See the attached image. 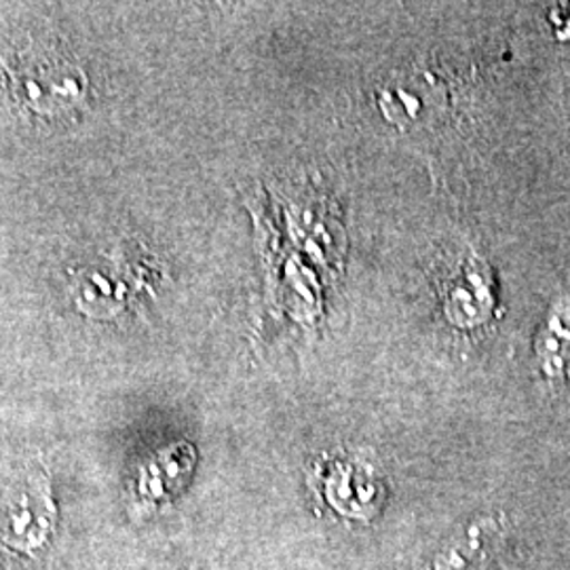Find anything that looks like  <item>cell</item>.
Segmentation results:
<instances>
[{"label":"cell","mask_w":570,"mask_h":570,"mask_svg":"<svg viewBox=\"0 0 570 570\" xmlns=\"http://www.w3.org/2000/svg\"><path fill=\"white\" fill-rule=\"evenodd\" d=\"M0 81L20 115L45 121L81 112L89 100V79L81 63L47 42H30L0 61Z\"/></svg>","instance_id":"cell-1"},{"label":"cell","mask_w":570,"mask_h":570,"mask_svg":"<svg viewBox=\"0 0 570 570\" xmlns=\"http://www.w3.org/2000/svg\"><path fill=\"white\" fill-rule=\"evenodd\" d=\"M77 308L91 320H117L131 311L142 294L153 292L157 271L140 247L119 245L94 265L68 271Z\"/></svg>","instance_id":"cell-2"},{"label":"cell","mask_w":570,"mask_h":570,"mask_svg":"<svg viewBox=\"0 0 570 570\" xmlns=\"http://www.w3.org/2000/svg\"><path fill=\"white\" fill-rule=\"evenodd\" d=\"M58 524V508L51 494V478L41 469L23 482L0 511V546L32 556L42 550Z\"/></svg>","instance_id":"cell-3"},{"label":"cell","mask_w":570,"mask_h":570,"mask_svg":"<svg viewBox=\"0 0 570 570\" xmlns=\"http://www.w3.org/2000/svg\"><path fill=\"white\" fill-rule=\"evenodd\" d=\"M494 303V282L489 265L478 256H469L459 263L444 289V313L450 324L482 326L492 317Z\"/></svg>","instance_id":"cell-4"},{"label":"cell","mask_w":570,"mask_h":570,"mask_svg":"<svg viewBox=\"0 0 570 570\" xmlns=\"http://www.w3.org/2000/svg\"><path fill=\"white\" fill-rule=\"evenodd\" d=\"M497 529L492 520H480L471 524L468 534L461 541H454L442 551L435 560V570H471L473 560H478L480 551L484 548V534Z\"/></svg>","instance_id":"cell-5"},{"label":"cell","mask_w":570,"mask_h":570,"mask_svg":"<svg viewBox=\"0 0 570 570\" xmlns=\"http://www.w3.org/2000/svg\"><path fill=\"white\" fill-rule=\"evenodd\" d=\"M570 343V332L564 324V315H551L548 332L543 334V346H539V355L548 374H562L564 353Z\"/></svg>","instance_id":"cell-6"}]
</instances>
